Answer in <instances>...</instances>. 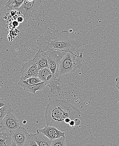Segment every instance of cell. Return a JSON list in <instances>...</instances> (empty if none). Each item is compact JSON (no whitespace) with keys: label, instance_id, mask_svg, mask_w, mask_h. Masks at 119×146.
<instances>
[{"label":"cell","instance_id":"1","mask_svg":"<svg viewBox=\"0 0 119 146\" xmlns=\"http://www.w3.org/2000/svg\"><path fill=\"white\" fill-rule=\"evenodd\" d=\"M81 116V112L70 103L64 100H55L47 105L45 119L46 125L65 132L80 125Z\"/></svg>","mask_w":119,"mask_h":146},{"label":"cell","instance_id":"2","mask_svg":"<svg viewBox=\"0 0 119 146\" xmlns=\"http://www.w3.org/2000/svg\"><path fill=\"white\" fill-rule=\"evenodd\" d=\"M37 44L39 49L43 51L53 50L83 56L79 50L82 46L81 42L70 38L67 31H47L39 37Z\"/></svg>","mask_w":119,"mask_h":146},{"label":"cell","instance_id":"3","mask_svg":"<svg viewBox=\"0 0 119 146\" xmlns=\"http://www.w3.org/2000/svg\"><path fill=\"white\" fill-rule=\"evenodd\" d=\"M83 56H78L70 52H66L60 63L59 76L75 72L82 66Z\"/></svg>","mask_w":119,"mask_h":146},{"label":"cell","instance_id":"4","mask_svg":"<svg viewBox=\"0 0 119 146\" xmlns=\"http://www.w3.org/2000/svg\"><path fill=\"white\" fill-rule=\"evenodd\" d=\"M38 77L46 84L52 94H56L61 91L60 79L55 76L48 68L39 70Z\"/></svg>","mask_w":119,"mask_h":146},{"label":"cell","instance_id":"5","mask_svg":"<svg viewBox=\"0 0 119 146\" xmlns=\"http://www.w3.org/2000/svg\"><path fill=\"white\" fill-rule=\"evenodd\" d=\"M21 12L18 10L9 9L4 6L0 9V29L2 30L7 31L11 23L17 20Z\"/></svg>","mask_w":119,"mask_h":146},{"label":"cell","instance_id":"6","mask_svg":"<svg viewBox=\"0 0 119 146\" xmlns=\"http://www.w3.org/2000/svg\"><path fill=\"white\" fill-rule=\"evenodd\" d=\"M48 59L49 68L56 77L59 76L60 63L66 52L58 50H50L45 51Z\"/></svg>","mask_w":119,"mask_h":146},{"label":"cell","instance_id":"7","mask_svg":"<svg viewBox=\"0 0 119 146\" xmlns=\"http://www.w3.org/2000/svg\"><path fill=\"white\" fill-rule=\"evenodd\" d=\"M41 3L42 0H33L31 1L25 0L18 10L27 20L37 11L41 6Z\"/></svg>","mask_w":119,"mask_h":146},{"label":"cell","instance_id":"8","mask_svg":"<svg viewBox=\"0 0 119 146\" xmlns=\"http://www.w3.org/2000/svg\"><path fill=\"white\" fill-rule=\"evenodd\" d=\"M39 70L37 65L33 59L29 60L27 63H23L20 70V80H25L32 76H38Z\"/></svg>","mask_w":119,"mask_h":146},{"label":"cell","instance_id":"9","mask_svg":"<svg viewBox=\"0 0 119 146\" xmlns=\"http://www.w3.org/2000/svg\"><path fill=\"white\" fill-rule=\"evenodd\" d=\"M21 125L19 120L12 113L9 111L3 119L0 128L7 131H10L19 128Z\"/></svg>","mask_w":119,"mask_h":146},{"label":"cell","instance_id":"10","mask_svg":"<svg viewBox=\"0 0 119 146\" xmlns=\"http://www.w3.org/2000/svg\"><path fill=\"white\" fill-rule=\"evenodd\" d=\"M9 132L12 140L18 146H23L29 135L27 130L21 126Z\"/></svg>","mask_w":119,"mask_h":146},{"label":"cell","instance_id":"11","mask_svg":"<svg viewBox=\"0 0 119 146\" xmlns=\"http://www.w3.org/2000/svg\"><path fill=\"white\" fill-rule=\"evenodd\" d=\"M37 131L43 133L52 140L61 137H65V132L61 131L56 127L52 126H45L42 129H37Z\"/></svg>","mask_w":119,"mask_h":146},{"label":"cell","instance_id":"12","mask_svg":"<svg viewBox=\"0 0 119 146\" xmlns=\"http://www.w3.org/2000/svg\"><path fill=\"white\" fill-rule=\"evenodd\" d=\"M18 84L23 88L24 90L29 93L36 94V91H39L44 90L46 86V84L44 82L35 84H29L26 83L24 80H20L18 82Z\"/></svg>","mask_w":119,"mask_h":146},{"label":"cell","instance_id":"13","mask_svg":"<svg viewBox=\"0 0 119 146\" xmlns=\"http://www.w3.org/2000/svg\"><path fill=\"white\" fill-rule=\"evenodd\" d=\"M33 59L37 65L39 70L45 68H49L48 59L45 51L39 49Z\"/></svg>","mask_w":119,"mask_h":146},{"label":"cell","instance_id":"14","mask_svg":"<svg viewBox=\"0 0 119 146\" xmlns=\"http://www.w3.org/2000/svg\"><path fill=\"white\" fill-rule=\"evenodd\" d=\"M30 135L33 138L38 146H51L53 140L47 138L43 133L37 131V133H31Z\"/></svg>","mask_w":119,"mask_h":146},{"label":"cell","instance_id":"15","mask_svg":"<svg viewBox=\"0 0 119 146\" xmlns=\"http://www.w3.org/2000/svg\"><path fill=\"white\" fill-rule=\"evenodd\" d=\"M12 141L10 132H0V146H11Z\"/></svg>","mask_w":119,"mask_h":146},{"label":"cell","instance_id":"16","mask_svg":"<svg viewBox=\"0 0 119 146\" xmlns=\"http://www.w3.org/2000/svg\"><path fill=\"white\" fill-rule=\"evenodd\" d=\"M24 1L25 0H8L4 6L9 9L18 10Z\"/></svg>","mask_w":119,"mask_h":146},{"label":"cell","instance_id":"17","mask_svg":"<svg viewBox=\"0 0 119 146\" xmlns=\"http://www.w3.org/2000/svg\"><path fill=\"white\" fill-rule=\"evenodd\" d=\"M9 111H12V110L11 109V105L9 103L6 104L5 106L0 108V127L3 119Z\"/></svg>","mask_w":119,"mask_h":146},{"label":"cell","instance_id":"18","mask_svg":"<svg viewBox=\"0 0 119 146\" xmlns=\"http://www.w3.org/2000/svg\"><path fill=\"white\" fill-rule=\"evenodd\" d=\"M51 146H67L65 137H61L59 139L53 140L52 142Z\"/></svg>","mask_w":119,"mask_h":146},{"label":"cell","instance_id":"19","mask_svg":"<svg viewBox=\"0 0 119 146\" xmlns=\"http://www.w3.org/2000/svg\"><path fill=\"white\" fill-rule=\"evenodd\" d=\"M24 81L29 84H37L43 82L38 76H32Z\"/></svg>","mask_w":119,"mask_h":146},{"label":"cell","instance_id":"20","mask_svg":"<svg viewBox=\"0 0 119 146\" xmlns=\"http://www.w3.org/2000/svg\"><path fill=\"white\" fill-rule=\"evenodd\" d=\"M23 146H38V145L29 134V137L25 141Z\"/></svg>","mask_w":119,"mask_h":146},{"label":"cell","instance_id":"21","mask_svg":"<svg viewBox=\"0 0 119 146\" xmlns=\"http://www.w3.org/2000/svg\"><path fill=\"white\" fill-rule=\"evenodd\" d=\"M24 19H25V17L23 15H22V14H21L20 15L18 16L17 19V21L19 23H21L24 22Z\"/></svg>","mask_w":119,"mask_h":146},{"label":"cell","instance_id":"22","mask_svg":"<svg viewBox=\"0 0 119 146\" xmlns=\"http://www.w3.org/2000/svg\"><path fill=\"white\" fill-rule=\"evenodd\" d=\"M7 103L4 99L0 98V108L5 106Z\"/></svg>","mask_w":119,"mask_h":146},{"label":"cell","instance_id":"23","mask_svg":"<svg viewBox=\"0 0 119 146\" xmlns=\"http://www.w3.org/2000/svg\"><path fill=\"white\" fill-rule=\"evenodd\" d=\"M116 81V88L118 89L119 92V75L118 76L116 80H115Z\"/></svg>","mask_w":119,"mask_h":146},{"label":"cell","instance_id":"24","mask_svg":"<svg viewBox=\"0 0 119 146\" xmlns=\"http://www.w3.org/2000/svg\"><path fill=\"white\" fill-rule=\"evenodd\" d=\"M11 146H17V145L15 143V142H14V141H13V140H12V142H11Z\"/></svg>","mask_w":119,"mask_h":146},{"label":"cell","instance_id":"25","mask_svg":"<svg viewBox=\"0 0 119 146\" xmlns=\"http://www.w3.org/2000/svg\"><path fill=\"white\" fill-rule=\"evenodd\" d=\"M26 122V121H25H25H23V123L24 124H25Z\"/></svg>","mask_w":119,"mask_h":146}]
</instances>
